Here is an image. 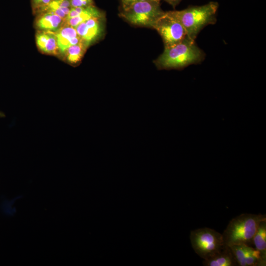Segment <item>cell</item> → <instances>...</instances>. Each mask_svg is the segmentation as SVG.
Wrapping results in <instances>:
<instances>
[{
    "instance_id": "1",
    "label": "cell",
    "mask_w": 266,
    "mask_h": 266,
    "mask_svg": "<svg viewBox=\"0 0 266 266\" xmlns=\"http://www.w3.org/2000/svg\"><path fill=\"white\" fill-rule=\"evenodd\" d=\"M204 58V53L196 45L195 40L187 36L181 42L165 48L154 63L159 69H178L200 63Z\"/></svg>"
},
{
    "instance_id": "2",
    "label": "cell",
    "mask_w": 266,
    "mask_h": 266,
    "mask_svg": "<svg viewBox=\"0 0 266 266\" xmlns=\"http://www.w3.org/2000/svg\"><path fill=\"white\" fill-rule=\"evenodd\" d=\"M217 2L211 1L200 6H192L181 10L170 11L185 29L187 37L195 40L200 32L217 21Z\"/></svg>"
},
{
    "instance_id": "3",
    "label": "cell",
    "mask_w": 266,
    "mask_h": 266,
    "mask_svg": "<svg viewBox=\"0 0 266 266\" xmlns=\"http://www.w3.org/2000/svg\"><path fill=\"white\" fill-rule=\"evenodd\" d=\"M265 219V214L251 213H242L233 218L222 233L225 245H248L252 242L260 223Z\"/></svg>"
},
{
    "instance_id": "4",
    "label": "cell",
    "mask_w": 266,
    "mask_h": 266,
    "mask_svg": "<svg viewBox=\"0 0 266 266\" xmlns=\"http://www.w3.org/2000/svg\"><path fill=\"white\" fill-rule=\"evenodd\" d=\"M158 1H144L134 3L122 8L120 16L136 26L152 28L158 19L164 13Z\"/></svg>"
},
{
    "instance_id": "5",
    "label": "cell",
    "mask_w": 266,
    "mask_h": 266,
    "mask_svg": "<svg viewBox=\"0 0 266 266\" xmlns=\"http://www.w3.org/2000/svg\"><path fill=\"white\" fill-rule=\"evenodd\" d=\"M190 239L196 253L204 260L213 257L225 246L222 234L206 227L192 231Z\"/></svg>"
},
{
    "instance_id": "6",
    "label": "cell",
    "mask_w": 266,
    "mask_h": 266,
    "mask_svg": "<svg viewBox=\"0 0 266 266\" xmlns=\"http://www.w3.org/2000/svg\"><path fill=\"white\" fill-rule=\"evenodd\" d=\"M153 29L161 36L165 48L175 45L187 36L185 29L170 11L165 12L155 22Z\"/></svg>"
},
{
    "instance_id": "7",
    "label": "cell",
    "mask_w": 266,
    "mask_h": 266,
    "mask_svg": "<svg viewBox=\"0 0 266 266\" xmlns=\"http://www.w3.org/2000/svg\"><path fill=\"white\" fill-rule=\"evenodd\" d=\"M105 18L93 17L75 28L78 35L88 47L100 39L104 34Z\"/></svg>"
},
{
    "instance_id": "8",
    "label": "cell",
    "mask_w": 266,
    "mask_h": 266,
    "mask_svg": "<svg viewBox=\"0 0 266 266\" xmlns=\"http://www.w3.org/2000/svg\"><path fill=\"white\" fill-rule=\"evenodd\" d=\"M105 17V14L95 5L86 7H71L65 24L75 28L80 23L93 17Z\"/></svg>"
},
{
    "instance_id": "9",
    "label": "cell",
    "mask_w": 266,
    "mask_h": 266,
    "mask_svg": "<svg viewBox=\"0 0 266 266\" xmlns=\"http://www.w3.org/2000/svg\"><path fill=\"white\" fill-rule=\"evenodd\" d=\"M54 33L57 38L60 54L63 56L69 47L82 41L75 28L67 25L64 24Z\"/></svg>"
},
{
    "instance_id": "10",
    "label": "cell",
    "mask_w": 266,
    "mask_h": 266,
    "mask_svg": "<svg viewBox=\"0 0 266 266\" xmlns=\"http://www.w3.org/2000/svg\"><path fill=\"white\" fill-rule=\"evenodd\" d=\"M38 48L45 54H60L56 36L54 32L38 30L35 35Z\"/></svg>"
},
{
    "instance_id": "11",
    "label": "cell",
    "mask_w": 266,
    "mask_h": 266,
    "mask_svg": "<svg viewBox=\"0 0 266 266\" xmlns=\"http://www.w3.org/2000/svg\"><path fill=\"white\" fill-rule=\"evenodd\" d=\"M65 19L47 12L39 13L35 21V26L39 31L56 32L64 24Z\"/></svg>"
},
{
    "instance_id": "12",
    "label": "cell",
    "mask_w": 266,
    "mask_h": 266,
    "mask_svg": "<svg viewBox=\"0 0 266 266\" xmlns=\"http://www.w3.org/2000/svg\"><path fill=\"white\" fill-rule=\"evenodd\" d=\"M204 266H237V263L230 247L225 246L211 258L204 260Z\"/></svg>"
},
{
    "instance_id": "13",
    "label": "cell",
    "mask_w": 266,
    "mask_h": 266,
    "mask_svg": "<svg viewBox=\"0 0 266 266\" xmlns=\"http://www.w3.org/2000/svg\"><path fill=\"white\" fill-rule=\"evenodd\" d=\"M71 8L70 0H52L47 5L35 10L39 14L47 12L66 19Z\"/></svg>"
},
{
    "instance_id": "14",
    "label": "cell",
    "mask_w": 266,
    "mask_h": 266,
    "mask_svg": "<svg viewBox=\"0 0 266 266\" xmlns=\"http://www.w3.org/2000/svg\"><path fill=\"white\" fill-rule=\"evenodd\" d=\"M88 47L82 41L77 44L69 47L63 56L70 65H77L81 61Z\"/></svg>"
},
{
    "instance_id": "15",
    "label": "cell",
    "mask_w": 266,
    "mask_h": 266,
    "mask_svg": "<svg viewBox=\"0 0 266 266\" xmlns=\"http://www.w3.org/2000/svg\"><path fill=\"white\" fill-rule=\"evenodd\" d=\"M252 242L263 259L266 261V219L260 223Z\"/></svg>"
},
{
    "instance_id": "16",
    "label": "cell",
    "mask_w": 266,
    "mask_h": 266,
    "mask_svg": "<svg viewBox=\"0 0 266 266\" xmlns=\"http://www.w3.org/2000/svg\"><path fill=\"white\" fill-rule=\"evenodd\" d=\"M248 246L247 244H240L230 246L239 266H246L245 259Z\"/></svg>"
},
{
    "instance_id": "17",
    "label": "cell",
    "mask_w": 266,
    "mask_h": 266,
    "mask_svg": "<svg viewBox=\"0 0 266 266\" xmlns=\"http://www.w3.org/2000/svg\"><path fill=\"white\" fill-rule=\"evenodd\" d=\"M71 7H86L95 5L94 0H70Z\"/></svg>"
},
{
    "instance_id": "18",
    "label": "cell",
    "mask_w": 266,
    "mask_h": 266,
    "mask_svg": "<svg viewBox=\"0 0 266 266\" xmlns=\"http://www.w3.org/2000/svg\"><path fill=\"white\" fill-rule=\"evenodd\" d=\"M52 0H32V5L34 11L47 5Z\"/></svg>"
},
{
    "instance_id": "19",
    "label": "cell",
    "mask_w": 266,
    "mask_h": 266,
    "mask_svg": "<svg viewBox=\"0 0 266 266\" xmlns=\"http://www.w3.org/2000/svg\"><path fill=\"white\" fill-rule=\"evenodd\" d=\"M149 0L161 1V0H121V7L123 8L135 2Z\"/></svg>"
},
{
    "instance_id": "20",
    "label": "cell",
    "mask_w": 266,
    "mask_h": 266,
    "mask_svg": "<svg viewBox=\"0 0 266 266\" xmlns=\"http://www.w3.org/2000/svg\"><path fill=\"white\" fill-rule=\"evenodd\" d=\"M173 7L176 6L182 0H164Z\"/></svg>"
},
{
    "instance_id": "21",
    "label": "cell",
    "mask_w": 266,
    "mask_h": 266,
    "mask_svg": "<svg viewBox=\"0 0 266 266\" xmlns=\"http://www.w3.org/2000/svg\"><path fill=\"white\" fill-rule=\"evenodd\" d=\"M5 115L3 112L0 111V118L5 117Z\"/></svg>"
}]
</instances>
